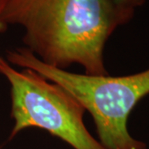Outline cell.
I'll use <instances>...</instances> for the list:
<instances>
[{
    "label": "cell",
    "mask_w": 149,
    "mask_h": 149,
    "mask_svg": "<svg viewBox=\"0 0 149 149\" xmlns=\"http://www.w3.org/2000/svg\"><path fill=\"white\" fill-rule=\"evenodd\" d=\"M134 12L117 0H9L0 22L21 26L25 47L43 63L66 70L77 64L86 74L106 75L105 44Z\"/></svg>",
    "instance_id": "6da1fadb"
},
{
    "label": "cell",
    "mask_w": 149,
    "mask_h": 149,
    "mask_svg": "<svg viewBox=\"0 0 149 149\" xmlns=\"http://www.w3.org/2000/svg\"><path fill=\"white\" fill-rule=\"evenodd\" d=\"M6 59L37 71L74 96L91 113L99 141L106 149H147L130 135L127 123L133 108L149 94V69L124 76L72 73L43 63L25 47L8 51Z\"/></svg>",
    "instance_id": "7a4b0ae2"
},
{
    "label": "cell",
    "mask_w": 149,
    "mask_h": 149,
    "mask_svg": "<svg viewBox=\"0 0 149 149\" xmlns=\"http://www.w3.org/2000/svg\"><path fill=\"white\" fill-rule=\"evenodd\" d=\"M0 74L11 85L9 139L26 128L47 131L74 149H106L86 128L85 107L69 91L31 69L17 70L0 57Z\"/></svg>",
    "instance_id": "3957f363"
},
{
    "label": "cell",
    "mask_w": 149,
    "mask_h": 149,
    "mask_svg": "<svg viewBox=\"0 0 149 149\" xmlns=\"http://www.w3.org/2000/svg\"><path fill=\"white\" fill-rule=\"evenodd\" d=\"M118 3L124 8L135 11V8L142 6L145 0H117Z\"/></svg>",
    "instance_id": "277c9868"
},
{
    "label": "cell",
    "mask_w": 149,
    "mask_h": 149,
    "mask_svg": "<svg viewBox=\"0 0 149 149\" xmlns=\"http://www.w3.org/2000/svg\"><path fill=\"white\" fill-rule=\"evenodd\" d=\"M8 2H9V0H0V15L3 13V9L5 8L6 5L8 4Z\"/></svg>",
    "instance_id": "5b68a950"
},
{
    "label": "cell",
    "mask_w": 149,
    "mask_h": 149,
    "mask_svg": "<svg viewBox=\"0 0 149 149\" xmlns=\"http://www.w3.org/2000/svg\"><path fill=\"white\" fill-rule=\"evenodd\" d=\"M7 28H8V26L6 24H4V23L0 22V34L5 32L6 30H7Z\"/></svg>",
    "instance_id": "8992f818"
}]
</instances>
